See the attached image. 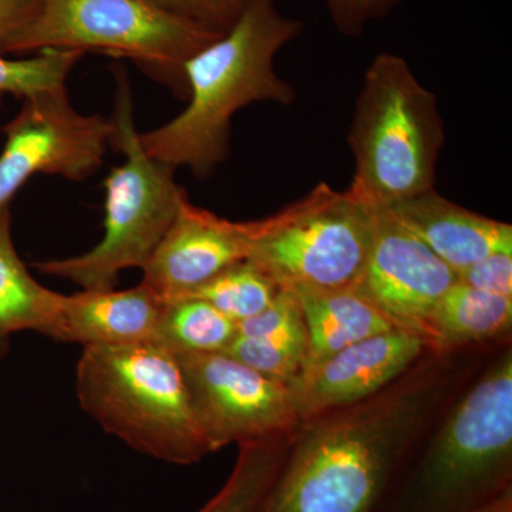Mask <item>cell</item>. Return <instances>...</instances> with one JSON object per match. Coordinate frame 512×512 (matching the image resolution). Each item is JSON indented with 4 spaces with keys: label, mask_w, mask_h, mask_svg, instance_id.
Masks as SVG:
<instances>
[{
    "label": "cell",
    "mask_w": 512,
    "mask_h": 512,
    "mask_svg": "<svg viewBox=\"0 0 512 512\" xmlns=\"http://www.w3.org/2000/svg\"><path fill=\"white\" fill-rule=\"evenodd\" d=\"M512 511V345L483 366L434 421L379 512Z\"/></svg>",
    "instance_id": "2"
},
{
    "label": "cell",
    "mask_w": 512,
    "mask_h": 512,
    "mask_svg": "<svg viewBox=\"0 0 512 512\" xmlns=\"http://www.w3.org/2000/svg\"><path fill=\"white\" fill-rule=\"evenodd\" d=\"M238 323L197 298L165 302L153 343L174 355L224 353L237 338Z\"/></svg>",
    "instance_id": "19"
},
{
    "label": "cell",
    "mask_w": 512,
    "mask_h": 512,
    "mask_svg": "<svg viewBox=\"0 0 512 512\" xmlns=\"http://www.w3.org/2000/svg\"><path fill=\"white\" fill-rule=\"evenodd\" d=\"M292 437L239 444L237 463L227 483L198 512H259Z\"/></svg>",
    "instance_id": "20"
},
{
    "label": "cell",
    "mask_w": 512,
    "mask_h": 512,
    "mask_svg": "<svg viewBox=\"0 0 512 512\" xmlns=\"http://www.w3.org/2000/svg\"><path fill=\"white\" fill-rule=\"evenodd\" d=\"M457 279L480 291L512 298V252H497L458 272Z\"/></svg>",
    "instance_id": "26"
},
{
    "label": "cell",
    "mask_w": 512,
    "mask_h": 512,
    "mask_svg": "<svg viewBox=\"0 0 512 512\" xmlns=\"http://www.w3.org/2000/svg\"><path fill=\"white\" fill-rule=\"evenodd\" d=\"M211 453L251 441L289 437L298 430L288 386L227 353L178 356Z\"/></svg>",
    "instance_id": "10"
},
{
    "label": "cell",
    "mask_w": 512,
    "mask_h": 512,
    "mask_svg": "<svg viewBox=\"0 0 512 512\" xmlns=\"http://www.w3.org/2000/svg\"><path fill=\"white\" fill-rule=\"evenodd\" d=\"M3 133L0 211L33 175H60L72 181L92 177L111 146L113 124L100 114L79 113L64 87L23 100L18 116Z\"/></svg>",
    "instance_id": "9"
},
{
    "label": "cell",
    "mask_w": 512,
    "mask_h": 512,
    "mask_svg": "<svg viewBox=\"0 0 512 512\" xmlns=\"http://www.w3.org/2000/svg\"><path fill=\"white\" fill-rule=\"evenodd\" d=\"M165 12L217 35L227 33L241 16L247 0H151Z\"/></svg>",
    "instance_id": "24"
},
{
    "label": "cell",
    "mask_w": 512,
    "mask_h": 512,
    "mask_svg": "<svg viewBox=\"0 0 512 512\" xmlns=\"http://www.w3.org/2000/svg\"><path fill=\"white\" fill-rule=\"evenodd\" d=\"M291 292L301 305L308 336L301 372L357 342L397 329L373 303L353 288L333 291L295 289Z\"/></svg>",
    "instance_id": "16"
},
{
    "label": "cell",
    "mask_w": 512,
    "mask_h": 512,
    "mask_svg": "<svg viewBox=\"0 0 512 512\" xmlns=\"http://www.w3.org/2000/svg\"><path fill=\"white\" fill-rule=\"evenodd\" d=\"M37 10V0H0V56L13 55V46Z\"/></svg>",
    "instance_id": "27"
},
{
    "label": "cell",
    "mask_w": 512,
    "mask_h": 512,
    "mask_svg": "<svg viewBox=\"0 0 512 512\" xmlns=\"http://www.w3.org/2000/svg\"><path fill=\"white\" fill-rule=\"evenodd\" d=\"M348 143L355 157L349 190L372 207L434 190L444 144L439 103L403 57L380 53L367 67Z\"/></svg>",
    "instance_id": "5"
},
{
    "label": "cell",
    "mask_w": 512,
    "mask_h": 512,
    "mask_svg": "<svg viewBox=\"0 0 512 512\" xmlns=\"http://www.w3.org/2000/svg\"><path fill=\"white\" fill-rule=\"evenodd\" d=\"M2 96L3 94H0V106H2Z\"/></svg>",
    "instance_id": "28"
},
{
    "label": "cell",
    "mask_w": 512,
    "mask_h": 512,
    "mask_svg": "<svg viewBox=\"0 0 512 512\" xmlns=\"http://www.w3.org/2000/svg\"><path fill=\"white\" fill-rule=\"evenodd\" d=\"M386 208L456 274L485 256L512 252L510 224L467 210L436 190Z\"/></svg>",
    "instance_id": "15"
},
{
    "label": "cell",
    "mask_w": 512,
    "mask_h": 512,
    "mask_svg": "<svg viewBox=\"0 0 512 512\" xmlns=\"http://www.w3.org/2000/svg\"><path fill=\"white\" fill-rule=\"evenodd\" d=\"M63 293L40 285L20 259L12 237L9 207L0 211V359L10 336L37 332L49 336L62 306Z\"/></svg>",
    "instance_id": "18"
},
{
    "label": "cell",
    "mask_w": 512,
    "mask_h": 512,
    "mask_svg": "<svg viewBox=\"0 0 512 512\" xmlns=\"http://www.w3.org/2000/svg\"><path fill=\"white\" fill-rule=\"evenodd\" d=\"M217 33L165 12L151 0H37L13 55L42 50L104 53L128 59L187 97L184 64Z\"/></svg>",
    "instance_id": "7"
},
{
    "label": "cell",
    "mask_w": 512,
    "mask_h": 512,
    "mask_svg": "<svg viewBox=\"0 0 512 512\" xmlns=\"http://www.w3.org/2000/svg\"><path fill=\"white\" fill-rule=\"evenodd\" d=\"M333 26L345 36L362 35L370 22L389 16L403 0H323Z\"/></svg>",
    "instance_id": "25"
},
{
    "label": "cell",
    "mask_w": 512,
    "mask_h": 512,
    "mask_svg": "<svg viewBox=\"0 0 512 512\" xmlns=\"http://www.w3.org/2000/svg\"><path fill=\"white\" fill-rule=\"evenodd\" d=\"M456 282L454 269L389 208L376 207L372 247L353 289L373 303L394 328L420 336L433 348L431 319Z\"/></svg>",
    "instance_id": "11"
},
{
    "label": "cell",
    "mask_w": 512,
    "mask_h": 512,
    "mask_svg": "<svg viewBox=\"0 0 512 512\" xmlns=\"http://www.w3.org/2000/svg\"><path fill=\"white\" fill-rule=\"evenodd\" d=\"M114 72L111 146L119 148L126 161L104 180L103 238L82 255L32 264L40 274L66 279L87 291L113 289L121 272L143 269L187 197L175 183V168L148 156L141 146L126 72Z\"/></svg>",
    "instance_id": "6"
},
{
    "label": "cell",
    "mask_w": 512,
    "mask_h": 512,
    "mask_svg": "<svg viewBox=\"0 0 512 512\" xmlns=\"http://www.w3.org/2000/svg\"><path fill=\"white\" fill-rule=\"evenodd\" d=\"M493 349L433 350L376 396L302 420L259 512H379L413 451Z\"/></svg>",
    "instance_id": "1"
},
{
    "label": "cell",
    "mask_w": 512,
    "mask_h": 512,
    "mask_svg": "<svg viewBox=\"0 0 512 512\" xmlns=\"http://www.w3.org/2000/svg\"><path fill=\"white\" fill-rule=\"evenodd\" d=\"M308 336L305 320L278 332L258 336H239L232 340L224 353L271 377L276 382H292L305 363Z\"/></svg>",
    "instance_id": "22"
},
{
    "label": "cell",
    "mask_w": 512,
    "mask_h": 512,
    "mask_svg": "<svg viewBox=\"0 0 512 512\" xmlns=\"http://www.w3.org/2000/svg\"><path fill=\"white\" fill-rule=\"evenodd\" d=\"M256 221L235 222L184 198L143 266L141 284L165 302L183 298L251 254Z\"/></svg>",
    "instance_id": "13"
},
{
    "label": "cell",
    "mask_w": 512,
    "mask_h": 512,
    "mask_svg": "<svg viewBox=\"0 0 512 512\" xmlns=\"http://www.w3.org/2000/svg\"><path fill=\"white\" fill-rule=\"evenodd\" d=\"M165 301L144 284L63 295L49 338L84 348L154 342Z\"/></svg>",
    "instance_id": "14"
},
{
    "label": "cell",
    "mask_w": 512,
    "mask_h": 512,
    "mask_svg": "<svg viewBox=\"0 0 512 512\" xmlns=\"http://www.w3.org/2000/svg\"><path fill=\"white\" fill-rule=\"evenodd\" d=\"M76 392L101 429L144 456L188 466L211 454L180 359L157 343L84 348Z\"/></svg>",
    "instance_id": "4"
},
{
    "label": "cell",
    "mask_w": 512,
    "mask_h": 512,
    "mask_svg": "<svg viewBox=\"0 0 512 512\" xmlns=\"http://www.w3.org/2000/svg\"><path fill=\"white\" fill-rule=\"evenodd\" d=\"M512 298L458 281L441 298L433 319V348L453 352L510 342Z\"/></svg>",
    "instance_id": "17"
},
{
    "label": "cell",
    "mask_w": 512,
    "mask_h": 512,
    "mask_svg": "<svg viewBox=\"0 0 512 512\" xmlns=\"http://www.w3.org/2000/svg\"><path fill=\"white\" fill-rule=\"evenodd\" d=\"M281 289L258 266L245 259L183 298L210 303L222 315L239 323L268 308Z\"/></svg>",
    "instance_id": "21"
},
{
    "label": "cell",
    "mask_w": 512,
    "mask_h": 512,
    "mask_svg": "<svg viewBox=\"0 0 512 512\" xmlns=\"http://www.w3.org/2000/svg\"><path fill=\"white\" fill-rule=\"evenodd\" d=\"M376 207L322 183L302 200L256 221L248 261L279 288H355L375 231Z\"/></svg>",
    "instance_id": "8"
},
{
    "label": "cell",
    "mask_w": 512,
    "mask_h": 512,
    "mask_svg": "<svg viewBox=\"0 0 512 512\" xmlns=\"http://www.w3.org/2000/svg\"><path fill=\"white\" fill-rule=\"evenodd\" d=\"M74 50L47 49L23 59L0 56V94L25 100L64 89L67 76L83 57Z\"/></svg>",
    "instance_id": "23"
},
{
    "label": "cell",
    "mask_w": 512,
    "mask_h": 512,
    "mask_svg": "<svg viewBox=\"0 0 512 512\" xmlns=\"http://www.w3.org/2000/svg\"><path fill=\"white\" fill-rule=\"evenodd\" d=\"M433 350L427 340L402 329L357 342L288 384L296 413L302 421L370 399Z\"/></svg>",
    "instance_id": "12"
},
{
    "label": "cell",
    "mask_w": 512,
    "mask_h": 512,
    "mask_svg": "<svg viewBox=\"0 0 512 512\" xmlns=\"http://www.w3.org/2000/svg\"><path fill=\"white\" fill-rule=\"evenodd\" d=\"M275 0H247L235 25L184 64L187 107L161 127L138 134L148 156L205 178L229 153L231 120L258 101L289 104L295 89L275 72L279 50L301 35Z\"/></svg>",
    "instance_id": "3"
}]
</instances>
